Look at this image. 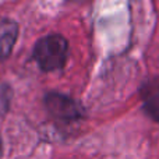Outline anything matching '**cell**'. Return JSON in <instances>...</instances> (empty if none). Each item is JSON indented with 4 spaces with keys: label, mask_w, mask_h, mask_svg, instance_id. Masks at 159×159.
Listing matches in <instances>:
<instances>
[{
    "label": "cell",
    "mask_w": 159,
    "mask_h": 159,
    "mask_svg": "<svg viewBox=\"0 0 159 159\" xmlns=\"http://www.w3.org/2000/svg\"><path fill=\"white\" fill-rule=\"evenodd\" d=\"M69 43L61 35H48L39 39L34 48V59L43 71L61 69L67 60Z\"/></svg>",
    "instance_id": "obj_1"
},
{
    "label": "cell",
    "mask_w": 159,
    "mask_h": 159,
    "mask_svg": "<svg viewBox=\"0 0 159 159\" xmlns=\"http://www.w3.org/2000/svg\"><path fill=\"white\" fill-rule=\"evenodd\" d=\"M45 105L55 117L61 120H75L82 116V109L77 102L61 93L52 92L46 95Z\"/></svg>",
    "instance_id": "obj_2"
},
{
    "label": "cell",
    "mask_w": 159,
    "mask_h": 159,
    "mask_svg": "<svg viewBox=\"0 0 159 159\" xmlns=\"http://www.w3.org/2000/svg\"><path fill=\"white\" fill-rule=\"evenodd\" d=\"M18 36V25L14 20L0 17V60L10 56Z\"/></svg>",
    "instance_id": "obj_3"
},
{
    "label": "cell",
    "mask_w": 159,
    "mask_h": 159,
    "mask_svg": "<svg viewBox=\"0 0 159 159\" xmlns=\"http://www.w3.org/2000/svg\"><path fill=\"white\" fill-rule=\"evenodd\" d=\"M141 96L147 113L159 123V78L149 80L141 89Z\"/></svg>",
    "instance_id": "obj_4"
},
{
    "label": "cell",
    "mask_w": 159,
    "mask_h": 159,
    "mask_svg": "<svg viewBox=\"0 0 159 159\" xmlns=\"http://www.w3.org/2000/svg\"><path fill=\"white\" fill-rule=\"evenodd\" d=\"M3 154V141H2V137H0V157Z\"/></svg>",
    "instance_id": "obj_5"
}]
</instances>
